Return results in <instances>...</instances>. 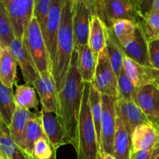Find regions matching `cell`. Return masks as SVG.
<instances>
[{"instance_id": "6da1fadb", "label": "cell", "mask_w": 159, "mask_h": 159, "mask_svg": "<svg viewBox=\"0 0 159 159\" xmlns=\"http://www.w3.org/2000/svg\"><path fill=\"white\" fill-rule=\"evenodd\" d=\"M84 82L79 70V51L74 48L65 85L58 93L57 117L68 144L79 148V123L83 97Z\"/></svg>"}, {"instance_id": "7a4b0ae2", "label": "cell", "mask_w": 159, "mask_h": 159, "mask_svg": "<svg viewBox=\"0 0 159 159\" xmlns=\"http://www.w3.org/2000/svg\"><path fill=\"white\" fill-rule=\"evenodd\" d=\"M74 48L72 2L70 0H64L61 22L57 34L55 57L51 70L57 93L61 91L65 85Z\"/></svg>"}, {"instance_id": "3957f363", "label": "cell", "mask_w": 159, "mask_h": 159, "mask_svg": "<svg viewBox=\"0 0 159 159\" xmlns=\"http://www.w3.org/2000/svg\"><path fill=\"white\" fill-rule=\"evenodd\" d=\"M91 83H84L83 97L79 123V148L77 159H96L99 152L97 134L89 105Z\"/></svg>"}, {"instance_id": "277c9868", "label": "cell", "mask_w": 159, "mask_h": 159, "mask_svg": "<svg viewBox=\"0 0 159 159\" xmlns=\"http://www.w3.org/2000/svg\"><path fill=\"white\" fill-rule=\"evenodd\" d=\"M23 41L39 74L45 71L51 72V65L44 37L40 25L34 16H33L25 30Z\"/></svg>"}, {"instance_id": "5b68a950", "label": "cell", "mask_w": 159, "mask_h": 159, "mask_svg": "<svg viewBox=\"0 0 159 159\" xmlns=\"http://www.w3.org/2000/svg\"><path fill=\"white\" fill-rule=\"evenodd\" d=\"M94 14L109 27L113 20L125 19L138 23L140 13L127 0H98L94 5Z\"/></svg>"}, {"instance_id": "8992f818", "label": "cell", "mask_w": 159, "mask_h": 159, "mask_svg": "<svg viewBox=\"0 0 159 159\" xmlns=\"http://www.w3.org/2000/svg\"><path fill=\"white\" fill-rule=\"evenodd\" d=\"M116 98L102 95V125L99 144L100 153L113 155L114 138L116 133Z\"/></svg>"}, {"instance_id": "52a82bcc", "label": "cell", "mask_w": 159, "mask_h": 159, "mask_svg": "<svg viewBox=\"0 0 159 159\" xmlns=\"http://www.w3.org/2000/svg\"><path fill=\"white\" fill-rule=\"evenodd\" d=\"M72 10L75 49L79 50L89 43L90 23L94 15L93 4L91 0H79L72 3Z\"/></svg>"}, {"instance_id": "ba28073f", "label": "cell", "mask_w": 159, "mask_h": 159, "mask_svg": "<svg viewBox=\"0 0 159 159\" xmlns=\"http://www.w3.org/2000/svg\"><path fill=\"white\" fill-rule=\"evenodd\" d=\"M92 84L102 95L117 99V77L112 68L106 48L99 54Z\"/></svg>"}, {"instance_id": "9c48e42d", "label": "cell", "mask_w": 159, "mask_h": 159, "mask_svg": "<svg viewBox=\"0 0 159 159\" xmlns=\"http://www.w3.org/2000/svg\"><path fill=\"white\" fill-rule=\"evenodd\" d=\"M13 27L15 37L23 40V34L34 16L35 0H1Z\"/></svg>"}, {"instance_id": "30bf717a", "label": "cell", "mask_w": 159, "mask_h": 159, "mask_svg": "<svg viewBox=\"0 0 159 159\" xmlns=\"http://www.w3.org/2000/svg\"><path fill=\"white\" fill-rule=\"evenodd\" d=\"M134 101L138 104L149 122L158 130L159 85L152 82L136 88Z\"/></svg>"}, {"instance_id": "8fae6325", "label": "cell", "mask_w": 159, "mask_h": 159, "mask_svg": "<svg viewBox=\"0 0 159 159\" xmlns=\"http://www.w3.org/2000/svg\"><path fill=\"white\" fill-rule=\"evenodd\" d=\"M63 6L64 0H51V6L46 20L43 37L49 54L51 70H52L53 62L55 57L57 34L61 22Z\"/></svg>"}, {"instance_id": "7c38bea8", "label": "cell", "mask_w": 159, "mask_h": 159, "mask_svg": "<svg viewBox=\"0 0 159 159\" xmlns=\"http://www.w3.org/2000/svg\"><path fill=\"white\" fill-rule=\"evenodd\" d=\"M34 86L40 98L42 110L57 115L58 93L51 71H45L39 74Z\"/></svg>"}, {"instance_id": "4fadbf2b", "label": "cell", "mask_w": 159, "mask_h": 159, "mask_svg": "<svg viewBox=\"0 0 159 159\" xmlns=\"http://www.w3.org/2000/svg\"><path fill=\"white\" fill-rule=\"evenodd\" d=\"M134 35L120 44L124 54L140 65L151 67L148 56V42L141 25L138 23Z\"/></svg>"}, {"instance_id": "5bb4252c", "label": "cell", "mask_w": 159, "mask_h": 159, "mask_svg": "<svg viewBox=\"0 0 159 159\" xmlns=\"http://www.w3.org/2000/svg\"><path fill=\"white\" fill-rule=\"evenodd\" d=\"M9 48L16 60L17 64L20 65L26 84L34 86V82L39 75V72L23 43V40L15 38L10 43Z\"/></svg>"}, {"instance_id": "9a60e30c", "label": "cell", "mask_w": 159, "mask_h": 159, "mask_svg": "<svg viewBox=\"0 0 159 159\" xmlns=\"http://www.w3.org/2000/svg\"><path fill=\"white\" fill-rule=\"evenodd\" d=\"M116 109L119 112L123 123L130 136L137 127L144 124H151L145 114L133 99H117Z\"/></svg>"}, {"instance_id": "2e32d148", "label": "cell", "mask_w": 159, "mask_h": 159, "mask_svg": "<svg viewBox=\"0 0 159 159\" xmlns=\"http://www.w3.org/2000/svg\"><path fill=\"white\" fill-rule=\"evenodd\" d=\"M123 67L136 88L152 82L159 83V71L152 67L144 66L125 55Z\"/></svg>"}, {"instance_id": "e0dca14e", "label": "cell", "mask_w": 159, "mask_h": 159, "mask_svg": "<svg viewBox=\"0 0 159 159\" xmlns=\"http://www.w3.org/2000/svg\"><path fill=\"white\" fill-rule=\"evenodd\" d=\"M40 113L43 132L53 147L57 150L61 146L68 144L64 129L57 115L54 113L46 112L43 110H41Z\"/></svg>"}, {"instance_id": "ac0fdd59", "label": "cell", "mask_w": 159, "mask_h": 159, "mask_svg": "<svg viewBox=\"0 0 159 159\" xmlns=\"http://www.w3.org/2000/svg\"><path fill=\"white\" fill-rule=\"evenodd\" d=\"M158 140L159 130L152 124L138 126L131 135L133 152L153 149Z\"/></svg>"}, {"instance_id": "d6986e66", "label": "cell", "mask_w": 159, "mask_h": 159, "mask_svg": "<svg viewBox=\"0 0 159 159\" xmlns=\"http://www.w3.org/2000/svg\"><path fill=\"white\" fill-rule=\"evenodd\" d=\"M44 134L41 113L35 112L29 119L23 132V139L20 147L33 159V151L36 141Z\"/></svg>"}, {"instance_id": "ffe728a7", "label": "cell", "mask_w": 159, "mask_h": 159, "mask_svg": "<svg viewBox=\"0 0 159 159\" xmlns=\"http://www.w3.org/2000/svg\"><path fill=\"white\" fill-rule=\"evenodd\" d=\"M132 152L133 147L131 136L127 132L120 115L116 109V133L114 138L113 156L116 159H130Z\"/></svg>"}, {"instance_id": "44dd1931", "label": "cell", "mask_w": 159, "mask_h": 159, "mask_svg": "<svg viewBox=\"0 0 159 159\" xmlns=\"http://www.w3.org/2000/svg\"><path fill=\"white\" fill-rule=\"evenodd\" d=\"M107 31L108 27L102 20L96 14L93 15L90 23L89 45L93 51L96 61L99 57V53L106 48Z\"/></svg>"}, {"instance_id": "7402d4cb", "label": "cell", "mask_w": 159, "mask_h": 159, "mask_svg": "<svg viewBox=\"0 0 159 159\" xmlns=\"http://www.w3.org/2000/svg\"><path fill=\"white\" fill-rule=\"evenodd\" d=\"M0 149L6 159H32L12 138L9 128L0 118Z\"/></svg>"}, {"instance_id": "603a6c76", "label": "cell", "mask_w": 159, "mask_h": 159, "mask_svg": "<svg viewBox=\"0 0 159 159\" xmlns=\"http://www.w3.org/2000/svg\"><path fill=\"white\" fill-rule=\"evenodd\" d=\"M17 61L9 48H2L0 58V82L12 89L16 81Z\"/></svg>"}, {"instance_id": "cb8c5ba5", "label": "cell", "mask_w": 159, "mask_h": 159, "mask_svg": "<svg viewBox=\"0 0 159 159\" xmlns=\"http://www.w3.org/2000/svg\"><path fill=\"white\" fill-rule=\"evenodd\" d=\"M79 51V70L84 83L93 82L96 68V61L89 45L81 46Z\"/></svg>"}, {"instance_id": "d4e9b609", "label": "cell", "mask_w": 159, "mask_h": 159, "mask_svg": "<svg viewBox=\"0 0 159 159\" xmlns=\"http://www.w3.org/2000/svg\"><path fill=\"white\" fill-rule=\"evenodd\" d=\"M17 108L12 89L0 82V118L9 127Z\"/></svg>"}, {"instance_id": "484cf974", "label": "cell", "mask_w": 159, "mask_h": 159, "mask_svg": "<svg viewBox=\"0 0 159 159\" xmlns=\"http://www.w3.org/2000/svg\"><path fill=\"white\" fill-rule=\"evenodd\" d=\"M106 49L108 53L109 59H110L113 71L116 77H118L120 71L123 67V62H124L125 54H124V51H123L118 40H116V38L109 28L108 31H107Z\"/></svg>"}, {"instance_id": "4316f807", "label": "cell", "mask_w": 159, "mask_h": 159, "mask_svg": "<svg viewBox=\"0 0 159 159\" xmlns=\"http://www.w3.org/2000/svg\"><path fill=\"white\" fill-rule=\"evenodd\" d=\"M32 112L28 110L17 107L15 113L12 116L10 125L9 126V131L13 141L18 144H21L23 132L26 128V124L33 115Z\"/></svg>"}, {"instance_id": "83f0119b", "label": "cell", "mask_w": 159, "mask_h": 159, "mask_svg": "<svg viewBox=\"0 0 159 159\" xmlns=\"http://www.w3.org/2000/svg\"><path fill=\"white\" fill-rule=\"evenodd\" d=\"M14 94L17 107L28 110H38L39 102L35 88L28 85H16Z\"/></svg>"}, {"instance_id": "f1b7e54d", "label": "cell", "mask_w": 159, "mask_h": 159, "mask_svg": "<svg viewBox=\"0 0 159 159\" xmlns=\"http://www.w3.org/2000/svg\"><path fill=\"white\" fill-rule=\"evenodd\" d=\"M138 25V23L133 20L120 19L113 20L108 28L113 33L120 44H122L134 35Z\"/></svg>"}, {"instance_id": "f546056e", "label": "cell", "mask_w": 159, "mask_h": 159, "mask_svg": "<svg viewBox=\"0 0 159 159\" xmlns=\"http://www.w3.org/2000/svg\"><path fill=\"white\" fill-rule=\"evenodd\" d=\"M89 105L99 147L102 125V94L92 83L89 88Z\"/></svg>"}, {"instance_id": "4dcf8cb0", "label": "cell", "mask_w": 159, "mask_h": 159, "mask_svg": "<svg viewBox=\"0 0 159 159\" xmlns=\"http://www.w3.org/2000/svg\"><path fill=\"white\" fill-rule=\"evenodd\" d=\"M141 25L148 40L155 36H159V12L152 9L141 14L138 22Z\"/></svg>"}, {"instance_id": "1f68e13d", "label": "cell", "mask_w": 159, "mask_h": 159, "mask_svg": "<svg viewBox=\"0 0 159 159\" xmlns=\"http://www.w3.org/2000/svg\"><path fill=\"white\" fill-rule=\"evenodd\" d=\"M15 38L11 20L2 2L0 0V41L2 48H9Z\"/></svg>"}, {"instance_id": "d6a6232c", "label": "cell", "mask_w": 159, "mask_h": 159, "mask_svg": "<svg viewBox=\"0 0 159 159\" xmlns=\"http://www.w3.org/2000/svg\"><path fill=\"white\" fill-rule=\"evenodd\" d=\"M117 99H134L136 87L127 75L124 67H122L117 77Z\"/></svg>"}, {"instance_id": "836d02e7", "label": "cell", "mask_w": 159, "mask_h": 159, "mask_svg": "<svg viewBox=\"0 0 159 159\" xmlns=\"http://www.w3.org/2000/svg\"><path fill=\"white\" fill-rule=\"evenodd\" d=\"M57 150L54 148L43 134L35 142L33 151V159H50L56 155Z\"/></svg>"}, {"instance_id": "e575fe53", "label": "cell", "mask_w": 159, "mask_h": 159, "mask_svg": "<svg viewBox=\"0 0 159 159\" xmlns=\"http://www.w3.org/2000/svg\"><path fill=\"white\" fill-rule=\"evenodd\" d=\"M51 0H35L34 16L37 19L43 35L45 31V25L48 11L51 6Z\"/></svg>"}, {"instance_id": "d590c367", "label": "cell", "mask_w": 159, "mask_h": 159, "mask_svg": "<svg viewBox=\"0 0 159 159\" xmlns=\"http://www.w3.org/2000/svg\"><path fill=\"white\" fill-rule=\"evenodd\" d=\"M148 56L151 67L159 71V36H155L148 40Z\"/></svg>"}, {"instance_id": "8d00e7d4", "label": "cell", "mask_w": 159, "mask_h": 159, "mask_svg": "<svg viewBox=\"0 0 159 159\" xmlns=\"http://www.w3.org/2000/svg\"><path fill=\"white\" fill-rule=\"evenodd\" d=\"M152 9L159 12V0H141L138 3V12L141 14L145 11Z\"/></svg>"}, {"instance_id": "74e56055", "label": "cell", "mask_w": 159, "mask_h": 159, "mask_svg": "<svg viewBox=\"0 0 159 159\" xmlns=\"http://www.w3.org/2000/svg\"><path fill=\"white\" fill-rule=\"evenodd\" d=\"M153 149L133 152L131 154V156H130V159H151Z\"/></svg>"}, {"instance_id": "f35d334b", "label": "cell", "mask_w": 159, "mask_h": 159, "mask_svg": "<svg viewBox=\"0 0 159 159\" xmlns=\"http://www.w3.org/2000/svg\"><path fill=\"white\" fill-rule=\"evenodd\" d=\"M151 159H159V140L154 148Z\"/></svg>"}, {"instance_id": "ab89813d", "label": "cell", "mask_w": 159, "mask_h": 159, "mask_svg": "<svg viewBox=\"0 0 159 159\" xmlns=\"http://www.w3.org/2000/svg\"><path fill=\"white\" fill-rule=\"evenodd\" d=\"M96 159H116V158H115L113 155H110V154L105 153V152H102V153L99 152L97 158Z\"/></svg>"}, {"instance_id": "60d3db41", "label": "cell", "mask_w": 159, "mask_h": 159, "mask_svg": "<svg viewBox=\"0 0 159 159\" xmlns=\"http://www.w3.org/2000/svg\"><path fill=\"white\" fill-rule=\"evenodd\" d=\"M127 1L130 2L138 10V0H127Z\"/></svg>"}, {"instance_id": "b9f144b4", "label": "cell", "mask_w": 159, "mask_h": 159, "mask_svg": "<svg viewBox=\"0 0 159 159\" xmlns=\"http://www.w3.org/2000/svg\"><path fill=\"white\" fill-rule=\"evenodd\" d=\"M0 159H6V158H5L4 155H3L1 149H0Z\"/></svg>"}, {"instance_id": "7bdbcfd3", "label": "cell", "mask_w": 159, "mask_h": 159, "mask_svg": "<svg viewBox=\"0 0 159 159\" xmlns=\"http://www.w3.org/2000/svg\"><path fill=\"white\" fill-rule=\"evenodd\" d=\"M2 50V43H1V41H0V58H1Z\"/></svg>"}, {"instance_id": "ee69618b", "label": "cell", "mask_w": 159, "mask_h": 159, "mask_svg": "<svg viewBox=\"0 0 159 159\" xmlns=\"http://www.w3.org/2000/svg\"><path fill=\"white\" fill-rule=\"evenodd\" d=\"M92 1V2H93V10H94V5H95V3L96 2L98 1V0H91Z\"/></svg>"}, {"instance_id": "f6af8a7d", "label": "cell", "mask_w": 159, "mask_h": 159, "mask_svg": "<svg viewBox=\"0 0 159 159\" xmlns=\"http://www.w3.org/2000/svg\"><path fill=\"white\" fill-rule=\"evenodd\" d=\"M70 1H71L72 3H74V2H75L79 1V0H70Z\"/></svg>"}, {"instance_id": "bcb514c9", "label": "cell", "mask_w": 159, "mask_h": 159, "mask_svg": "<svg viewBox=\"0 0 159 159\" xmlns=\"http://www.w3.org/2000/svg\"><path fill=\"white\" fill-rule=\"evenodd\" d=\"M140 1H141V0H138V3H139V2H140Z\"/></svg>"}, {"instance_id": "7dc6e473", "label": "cell", "mask_w": 159, "mask_h": 159, "mask_svg": "<svg viewBox=\"0 0 159 159\" xmlns=\"http://www.w3.org/2000/svg\"><path fill=\"white\" fill-rule=\"evenodd\" d=\"M158 85H159V84H158ZM158 130H159V127H158Z\"/></svg>"}]
</instances>
